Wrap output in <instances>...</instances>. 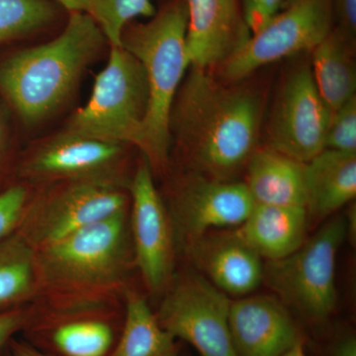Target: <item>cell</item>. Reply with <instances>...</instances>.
<instances>
[{"mask_svg": "<svg viewBox=\"0 0 356 356\" xmlns=\"http://www.w3.org/2000/svg\"><path fill=\"white\" fill-rule=\"evenodd\" d=\"M192 69L170 122L195 173L233 181L254 153L261 102L247 89L226 88L207 70Z\"/></svg>", "mask_w": 356, "mask_h": 356, "instance_id": "1", "label": "cell"}, {"mask_svg": "<svg viewBox=\"0 0 356 356\" xmlns=\"http://www.w3.org/2000/svg\"><path fill=\"white\" fill-rule=\"evenodd\" d=\"M104 39L90 14L70 13L60 36L20 51L0 67V88L24 120H41L70 95Z\"/></svg>", "mask_w": 356, "mask_h": 356, "instance_id": "2", "label": "cell"}, {"mask_svg": "<svg viewBox=\"0 0 356 356\" xmlns=\"http://www.w3.org/2000/svg\"><path fill=\"white\" fill-rule=\"evenodd\" d=\"M186 28L185 0H175L149 22L128 24L122 33V48L139 60L146 74L147 104L139 147L151 168L163 165L168 159L172 105L191 67Z\"/></svg>", "mask_w": 356, "mask_h": 356, "instance_id": "3", "label": "cell"}, {"mask_svg": "<svg viewBox=\"0 0 356 356\" xmlns=\"http://www.w3.org/2000/svg\"><path fill=\"white\" fill-rule=\"evenodd\" d=\"M126 211L36 250L38 284L76 291L105 289L120 283L129 264Z\"/></svg>", "mask_w": 356, "mask_h": 356, "instance_id": "4", "label": "cell"}, {"mask_svg": "<svg viewBox=\"0 0 356 356\" xmlns=\"http://www.w3.org/2000/svg\"><path fill=\"white\" fill-rule=\"evenodd\" d=\"M348 235L346 218H332L291 254L266 261L262 283L306 322L325 324L336 311L337 254Z\"/></svg>", "mask_w": 356, "mask_h": 356, "instance_id": "5", "label": "cell"}, {"mask_svg": "<svg viewBox=\"0 0 356 356\" xmlns=\"http://www.w3.org/2000/svg\"><path fill=\"white\" fill-rule=\"evenodd\" d=\"M147 104L142 65L125 49L112 47L108 64L96 76L88 102L72 116L67 134L139 147Z\"/></svg>", "mask_w": 356, "mask_h": 356, "instance_id": "6", "label": "cell"}, {"mask_svg": "<svg viewBox=\"0 0 356 356\" xmlns=\"http://www.w3.org/2000/svg\"><path fill=\"white\" fill-rule=\"evenodd\" d=\"M231 299L199 273L173 277L163 294L159 324L200 356H236L229 329Z\"/></svg>", "mask_w": 356, "mask_h": 356, "instance_id": "7", "label": "cell"}, {"mask_svg": "<svg viewBox=\"0 0 356 356\" xmlns=\"http://www.w3.org/2000/svg\"><path fill=\"white\" fill-rule=\"evenodd\" d=\"M332 0H296L250 37L222 64L229 81L304 51H313L331 33Z\"/></svg>", "mask_w": 356, "mask_h": 356, "instance_id": "8", "label": "cell"}, {"mask_svg": "<svg viewBox=\"0 0 356 356\" xmlns=\"http://www.w3.org/2000/svg\"><path fill=\"white\" fill-rule=\"evenodd\" d=\"M126 206L127 197L111 178L74 180L35 209L26 210L17 229L39 250Z\"/></svg>", "mask_w": 356, "mask_h": 356, "instance_id": "9", "label": "cell"}, {"mask_svg": "<svg viewBox=\"0 0 356 356\" xmlns=\"http://www.w3.org/2000/svg\"><path fill=\"white\" fill-rule=\"evenodd\" d=\"M134 257L146 287L163 295L175 277V236L170 213L154 186L151 165L140 163L131 182Z\"/></svg>", "mask_w": 356, "mask_h": 356, "instance_id": "10", "label": "cell"}, {"mask_svg": "<svg viewBox=\"0 0 356 356\" xmlns=\"http://www.w3.org/2000/svg\"><path fill=\"white\" fill-rule=\"evenodd\" d=\"M254 205L243 182L221 181L194 173L172 200L170 216L175 242L186 250L209 232L236 228Z\"/></svg>", "mask_w": 356, "mask_h": 356, "instance_id": "11", "label": "cell"}, {"mask_svg": "<svg viewBox=\"0 0 356 356\" xmlns=\"http://www.w3.org/2000/svg\"><path fill=\"white\" fill-rule=\"evenodd\" d=\"M331 112L323 102L311 67H301L285 81L271 123L270 149L307 163L325 149Z\"/></svg>", "mask_w": 356, "mask_h": 356, "instance_id": "12", "label": "cell"}, {"mask_svg": "<svg viewBox=\"0 0 356 356\" xmlns=\"http://www.w3.org/2000/svg\"><path fill=\"white\" fill-rule=\"evenodd\" d=\"M229 329L236 356H281L304 339L291 311L274 295L232 301Z\"/></svg>", "mask_w": 356, "mask_h": 356, "instance_id": "13", "label": "cell"}, {"mask_svg": "<svg viewBox=\"0 0 356 356\" xmlns=\"http://www.w3.org/2000/svg\"><path fill=\"white\" fill-rule=\"evenodd\" d=\"M185 252L198 273L229 297L252 294L264 280V259L235 228L209 232Z\"/></svg>", "mask_w": 356, "mask_h": 356, "instance_id": "14", "label": "cell"}, {"mask_svg": "<svg viewBox=\"0 0 356 356\" xmlns=\"http://www.w3.org/2000/svg\"><path fill=\"white\" fill-rule=\"evenodd\" d=\"M187 56L191 67L224 64L250 36L238 0H185Z\"/></svg>", "mask_w": 356, "mask_h": 356, "instance_id": "15", "label": "cell"}, {"mask_svg": "<svg viewBox=\"0 0 356 356\" xmlns=\"http://www.w3.org/2000/svg\"><path fill=\"white\" fill-rule=\"evenodd\" d=\"M121 153L118 143L67 134L40 149L28 163L27 172L37 177L72 180L110 178L107 170Z\"/></svg>", "mask_w": 356, "mask_h": 356, "instance_id": "16", "label": "cell"}, {"mask_svg": "<svg viewBox=\"0 0 356 356\" xmlns=\"http://www.w3.org/2000/svg\"><path fill=\"white\" fill-rule=\"evenodd\" d=\"M309 218L304 207L254 204L236 227L238 235L266 261H277L305 243Z\"/></svg>", "mask_w": 356, "mask_h": 356, "instance_id": "17", "label": "cell"}, {"mask_svg": "<svg viewBox=\"0 0 356 356\" xmlns=\"http://www.w3.org/2000/svg\"><path fill=\"white\" fill-rule=\"evenodd\" d=\"M309 222H322L355 200L356 154L324 149L305 163Z\"/></svg>", "mask_w": 356, "mask_h": 356, "instance_id": "18", "label": "cell"}, {"mask_svg": "<svg viewBox=\"0 0 356 356\" xmlns=\"http://www.w3.org/2000/svg\"><path fill=\"white\" fill-rule=\"evenodd\" d=\"M245 170L254 204L305 208V163L269 149L254 152Z\"/></svg>", "mask_w": 356, "mask_h": 356, "instance_id": "19", "label": "cell"}, {"mask_svg": "<svg viewBox=\"0 0 356 356\" xmlns=\"http://www.w3.org/2000/svg\"><path fill=\"white\" fill-rule=\"evenodd\" d=\"M25 331H33L51 356H109L118 339L114 325L96 317L49 318L32 322Z\"/></svg>", "mask_w": 356, "mask_h": 356, "instance_id": "20", "label": "cell"}, {"mask_svg": "<svg viewBox=\"0 0 356 356\" xmlns=\"http://www.w3.org/2000/svg\"><path fill=\"white\" fill-rule=\"evenodd\" d=\"M351 41L353 39L337 28L313 50L312 74L331 114L355 96L356 72Z\"/></svg>", "mask_w": 356, "mask_h": 356, "instance_id": "21", "label": "cell"}, {"mask_svg": "<svg viewBox=\"0 0 356 356\" xmlns=\"http://www.w3.org/2000/svg\"><path fill=\"white\" fill-rule=\"evenodd\" d=\"M125 316L109 356H179L175 337L159 324L143 295L125 290Z\"/></svg>", "mask_w": 356, "mask_h": 356, "instance_id": "22", "label": "cell"}, {"mask_svg": "<svg viewBox=\"0 0 356 356\" xmlns=\"http://www.w3.org/2000/svg\"><path fill=\"white\" fill-rule=\"evenodd\" d=\"M37 286L36 250L17 229L0 242V312L22 307Z\"/></svg>", "mask_w": 356, "mask_h": 356, "instance_id": "23", "label": "cell"}, {"mask_svg": "<svg viewBox=\"0 0 356 356\" xmlns=\"http://www.w3.org/2000/svg\"><path fill=\"white\" fill-rule=\"evenodd\" d=\"M90 15L112 47H121L122 33L137 17H153V0H90Z\"/></svg>", "mask_w": 356, "mask_h": 356, "instance_id": "24", "label": "cell"}, {"mask_svg": "<svg viewBox=\"0 0 356 356\" xmlns=\"http://www.w3.org/2000/svg\"><path fill=\"white\" fill-rule=\"evenodd\" d=\"M54 16L48 0H0V42L40 29Z\"/></svg>", "mask_w": 356, "mask_h": 356, "instance_id": "25", "label": "cell"}, {"mask_svg": "<svg viewBox=\"0 0 356 356\" xmlns=\"http://www.w3.org/2000/svg\"><path fill=\"white\" fill-rule=\"evenodd\" d=\"M325 149L356 154V96L331 115Z\"/></svg>", "mask_w": 356, "mask_h": 356, "instance_id": "26", "label": "cell"}, {"mask_svg": "<svg viewBox=\"0 0 356 356\" xmlns=\"http://www.w3.org/2000/svg\"><path fill=\"white\" fill-rule=\"evenodd\" d=\"M27 191L13 185L0 192V242L17 231L27 210Z\"/></svg>", "mask_w": 356, "mask_h": 356, "instance_id": "27", "label": "cell"}, {"mask_svg": "<svg viewBox=\"0 0 356 356\" xmlns=\"http://www.w3.org/2000/svg\"><path fill=\"white\" fill-rule=\"evenodd\" d=\"M289 0H243V16L250 35L262 29L287 6Z\"/></svg>", "mask_w": 356, "mask_h": 356, "instance_id": "28", "label": "cell"}, {"mask_svg": "<svg viewBox=\"0 0 356 356\" xmlns=\"http://www.w3.org/2000/svg\"><path fill=\"white\" fill-rule=\"evenodd\" d=\"M33 318L32 312L23 307L0 312V355L17 332L25 331Z\"/></svg>", "mask_w": 356, "mask_h": 356, "instance_id": "29", "label": "cell"}, {"mask_svg": "<svg viewBox=\"0 0 356 356\" xmlns=\"http://www.w3.org/2000/svg\"><path fill=\"white\" fill-rule=\"evenodd\" d=\"M339 29L353 39L356 32V0H336Z\"/></svg>", "mask_w": 356, "mask_h": 356, "instance_id": "30", "label": "cell"}, {"mask_svg": "<svg viewBox=\"0 0 356 356\" xmlns=\"http://www.w3.org/2000/svg\"><path fill=\"white\" fill-rule=\"evenodd\" d=\"M330 356H356V339L353 334H343L332 344Z\"/></svg>", "mask_w": 356, "mask_h": 356, "instance_id": "31", "label": "cell"}, {"mask_svg": "<svg viewBox=\"0 0 356 356\" xmlns=\"http://www.w3.org/2000/svg\"><path fill=\"white\" fill-rule=\"evenodd\" d=\"M8 348L13 356H51L39 350L29 343L19 341L15 339H11L8 343Z\"/></svg>", "mask_w": 356, "mask_h": 356, "instance_id": "32", "label": "cell"}, {"mask_svg": "<svg viewBox=\"0 0 356 356\" xmlns=\"http://www.w3.org/2000/svg\"><path fill=\"white\" fill-rule=\"evenodd\" d=\"M70 13H84L90 14V0H56Z\"/></svg>", "mask_w": 356, "mask_h": 356, "instance_id": "33", "label": "cell"}, {"mask_svg": "<svg viewBox=\"0 0 356 356\" xmlns=\"http://www.w3.org/2000/svg\"><path fill=\"white\" fill-rule=\"evenodd\" d=\"M281 356H307L304 339L295 344L287 353Z\"/></svg>", "mask_w": 356, "mask_h": 356, "instance_id": "34", "label": "cell"}, {"mask_svg": "<svg viewBox=\"0 0 356 356\" xmlns=\"http://www.w3.org/2000/svg\"><path fill=\"white\" fill-rule=\"evenodd\" d=\"M294 1H296V0H289V1H288V4L292 3V2H294ZM288 4H287V6H288Z\"/></svg>", "mask_w": 356, "mask_h": 356, "instance_id": "35", "label": "cell"}, {"mask_svg": "<svg viewBox=\"0 0 356 356\" xmlns=\"http://www.w3.org/2000/svg\"><path fill=\"white\" fill-rule=\"evenodd\" d=\"M0 356H13V355H11V353H9V355H0Z\"/></svg>", "mask_w": 356, "mask_h": 356, "instance_id": "36", "label": "cell"}]
</instances>
